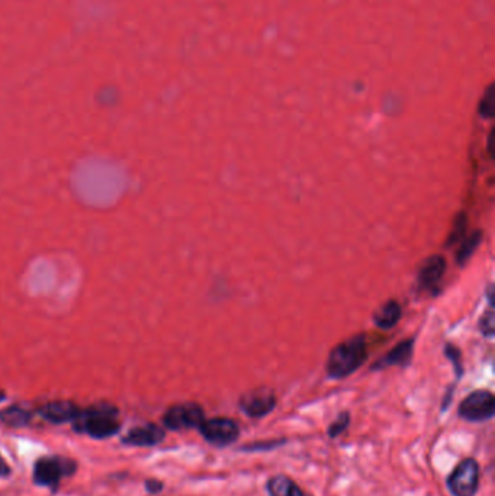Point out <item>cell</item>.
<instances>
[{
    "label": "cell",
    "instance_id": "1",
    "mask_svg": "<svg viewBox=\"0 0 495 496\" xmlns=\"http://www.w3.org/2000/svg\"><path fill=\"white\" fill-rule=\"evenodd\" d=\"M367 357L365 336H353L332 350L327 360V373L333 379L347 378L365 363Z\"/></svg>",
    "mask_w": 495,
    "mask_h": 496
},
{
    "label": "cell",
    "instance_id": "2",
    "mask_svg": "<svg viewBox=\"0 0 495 496\" xmlns=\"http://www.w3.org/2000/svg\"><path fill=\"white\" fill-rule=\"evenodd\" d=\"M74 421H77L76 428L95 439L111 437L119 429L116 409L111 405H95L80 412Z\"/></svg>",
    "mask_w": 495,
    "mask_h": 496
},
{
    "label": "cell",
    "instance_id": "3",
    "mask_svg": "<svg viewBox=\"0 0 495 496\" xmlns=\"http://www.w3.org/2000/svg\"><path fill=\"white\" fill-rule=\"evenodd\" d=\"M478 485L480 466L473 459H466L459 463L447 479V489L453 496H475Z\"/></svg>",
    "mask_w": 495,
    "mask_h": 496
},
{
    "label": "cell",
    "instance_id": "4",
    "mask_svg": "<svg viewBox=\"0 0 495 496\" xmlns=\"http://www.w3.org/2000/svg\"><path fill=\"white\" fill-rule=\"evenodd\" d=\"M495 412V399L494 395L488 390H475L468 395L461 406L459 415L461 418L469 422H482L491 420Z\"/></svg>",
    "mask_w": 495,
    "mask_h": 496
},
{
    "label": "cell",
    "instance_id": "5",
    "mask_svg": "<svg viewBox=\"0 0 495 496\" xmlns=\"http://www.w3.org/2000/svg\"><path fill=\"white\" fill-rule=\"evenodd\" d=\"M199 431L206 441L218 447L231 446L240 436L238 425L230 418L203 420L199 425Z\"/></svg>",
    "mask_w": 495,
    "mask_h": 496
},
{
    "label": "cell",
    "instance_id": "6",
    "mask_svg": "<svg viewBox=\"0 0 495 496\" xmlns=\"http://www.w3.org/2000/svg\"><path fill=\"white\" fill-rule=\"evenodd\" d=\"M205 420L203 409L198 404H180L172 406L164 413L163 422L173 431L199 428Z\"/></svg>",
    "mask_w": 495,
    "mask_h": 496
},
{
    "label": "cell",
    "instance_id": "7",
    "mask_svg": "<svg viewBox=\"0 0 495 496\" xmlns=\"http://www.w3.org/2000/svg\"><path fill=\"white\" fill-rule=\"evenodd\" d=\"M74 463L60 457L39 459L34 467V481L41 486H57L63 476L73 473Z\"/></svg>",
    "mask_w": 495,
    "mask_h": 496
},
{
    "label": "cell",
    "instance_id": "8",
    "mask_svg": "<svg viewBox=\"0 0 495 496\" xmlns=\"http://www.w3.org/2000/svg\"><path fill=\"white\" fill-rule=\"evenodd\" d=\"M276 406L275 394L267 389L249 392L240 399V408L250 418H263Z\"/></svg>",
    "mask_w": 495,
    "mask_h": 496
},
{
    "label": "cell",
    "instance_id": "9",
    "mask_svg": "<svg viewBox=\"0 0 495 496\" xmlns=\"http://www.w3.org/2000/svg\"><path fill=\"white\" fill-rule=\"evenodd\" d=\"M41 417L47 421L55 422V424H63V422H69V421H74L80 409L77 408L76 404L70 402V401H54V402H48L46 404L43 408L39 409Z\"/></svg>",
    "mask_w": 495,
    "mask_h": 496
},
{
    "label": "cell",
    "instance_id": "10",
    "mask_svg": "<svg viewBox=\"0 0 495 496\" xmlns=\"http://www.w3.org/2000/svg\"><path fill=\"white\" fill-rule=\"evenodd\" d=\"M164 439V431L157 427V425H142V427H135L131 429L123 443L130 446H137V447H149V446H156L161 443Z\"/></svg>",
    "mask_w": 495,
    "mask_h": 496
},
{
    "label": "cell",
    "instance_id": "11",
    "mask_svg": "<svg viewBox=\"0 0 495 496\" xmlns=\"http://www.w3.org/2000/svg\"><path fill=\"white\" fill-rule=\"evenodd\" d=\"M446 272V260L442 256L428 257L419 272V283L423 287L436 284Z\"/></svg>",
    "mask_w": 495,
    "mask_h": 496
},
{
    "label": "cell",
    "instance_id": "12",
    "mask_svg": "<svg viewBox=\"0 0 495 496\" xmlns=\"http://www.w3.org/2000/svg\"><path fill=\"white\" fill-rule=\"evenodd\" d=\"M401 314L402 311L400 303L395 301H388L377 309V312L374 314V322L382 329H389L398 324Z\"/></svg>",
    "mask_w": 495,
    "mask_h": 496
},
{
    "label": "cell",
    "instance_id": "13",
    "mask_svg": "<svg viewBox=\"0 0 495 496\" xmlns=\"http://www.w3.org/2000/svg\"><path fill=\"white\" fill-rule=\"evenodd\" d=\"M412 347H414V343L412 340H407L400 343L398 345H395L393 350L388 351V354L379 360L375 366V368H382V367H388V366H404L411 360L412 356Z\"/></svg>",
    "mask_w": 495,
    "mask_h": 496
},
{
    "label": "cell",
    "instance_id": "14",
    "mask_svg": "<svg viewBox=\"0 0 495 496\" xmlns=\"http://www.w3.org/2000/svg\"><path fill=\"white\" fill-rule=\"evenodd\" d=\"M269 496H305L301 488L285 474H278L267 482Z\"/></svg>",
    "mask_w": 495,
    "mask_h": 496
},
{
    "label": "cell",
    "instance_id": "15",
    "mask_svg": "<svg viewBox=\"0 0 495 496\" xmlns=\"http://www.w3.org/2000/svg\"><path fill=\"white\" fill-rule=\"evenodd\" d=\"M29 413L19 406H12L0 412V421L11 427H22L29 421Z\"/></svg>",
    "mask_w": 495,
    "mask_h": 496
},
{
    "label": "cell",
    "instance_id": "16",
    "mask_svg": "<svg viewBox=\"0 0 495 496\" xmlns=\"http://www.w3.org/2000/svg\"><path fill=\"white\" fill-rule=\"evenodd\" d=\"M482 237H481V233L477 231V233H473L470 237H468L462 244H461V248H459V252L456 254V260L459 264H463L469 260V257L472 256V253L477 250V247L480 245Z\"/></svg>",
    "mask_w": 495,
    "mask_h": 496
},
{
    "label": "cell",
    "instance_id": "17",
    "mask_svg": "<svg viewBox=\"0 0 495 496\" xmlns=\"http://www.w3.org/2000/svg\"><path fill=\"white\" fill-rule=\"evenodd\" d=\"M466 230V216L463 214H461L455 223H453V228L447 237V244L452 245V244H455L456 241H459L462 237H463V233Z\"/></svg>",
    "mask_w": 495,
    "mask_h": 496
},
{
    "label": "cell",
    "instance_id": "18",
    "mask_svg": "<svg viewBox=\"0 0 495 496\" xmlns=\"http://www.w3.org/2000/svg\"><path fill=\"white\" fill-rule=\"evenodd\" d=\"M348 421H350V418H348V413H347V412L340 413L339 418H337L332 425H330V428H328V436L332 437V439L339 437L340 434L344 432L346 428L348 427Z\"/></svg>",
    "mask_w": 495,
    "mask_h": 496
},
{
    "label": "cell",
    "instance_id": "19",
    "mask_svg": "<svg viewBox=\"0 0 495 496\" xmlns=\"http://www.w3.org/2000/svg\"><path fill=\"white\" fill-rule=\"evenodd\" d=\"M494 102H495L494 92H492V89H489L487 92V95L484 96L482 105L480 108V112H481L482 116H485V118H492L494 116Z\"/></svg>",
    "mask_w": 495,
    "mask_h": 496
},
{
    "label": "cell",
    "instance_id": "20",
    "mask_svg": "<svg viewBox=\"0 0 495 496\" xmlns=\"http://www.w3.org/2000/svg\"><path fill=\"white\" fill-rule=\"evenodd\" d=\"M494 312H492V309H489V311L482 317L481 319V331H482V334L487 336V337H492L494 336Z\"/></svg>",
    "mask_w": 495,
    "mask_h": 496
},
{
    "label": "cell",
    "instance_id": "21",
    "mask_svg": "<svg viewBox=\"0 0 495 496\" xmlns=\"http://www.w3.org/2000/svg\"><path fill=\"white\" fill-rule=\"evenodd\" d=\"M446 354L452 360V363L455 364L456 373L461 376L462 375V363H461V353H459V351L453 345H447L446 347Z\"/></svg>",
    "mask_w": 495,
    "mask_h": 496
},
{
    "label": "cell",
    "instance_id": "22",
    "mask_svg": "<svg viewBox=\"0 0 495 496\" xmlns=\"http://www.w3.org/2000/svg\"><path fill=\"white\" fill-rule=\"evenodd\" d=\"M161 488H163V485H161L160 482H156V481H150V482H147V489H149L150 492H153V493H156V492L161 490Z\"/></svg>",
    "mask_w": 495,
    "mask_h": 496
},
{
    "label": "cell",
    "instance_id": "23",
    "mask_svg": "<svg viewBox=\"0 0 495 496\" xmlns=\"http://www.w3.org/2000/svg\"><path fill=\"white\" fill-rule=\"evenodd\" d=\"M8 473H9V466L2 457H0V476H6Z\"/></svg>",
    "mask_w": 495,
    "mask_h": 496
},
{
    "label": "cell",
    "instance_id": "24",
    "mask_svg": "<svg viewBox=\"0 0 495 496\" xmlns=\"http://www.w3.org/2000/svg\"><path fill=\"white\" fill-rule=\"evenodd\" d=\"M2 398H4V395H2V394H0V399H2Z\"/></svg>",
    "mask_w": 495,
    "mask_h": 496
}]
</instances>
